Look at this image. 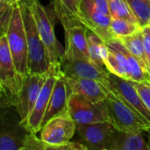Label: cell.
Segmentation results:
<instances>
[{
	"instance_id": "1",
	"label": "cell",
	"mask_w": 150,
	"mask_h": 150,
	"mask_svg": "<svg viewBox=\"0 0 150 150\" xmlns=\"http://www.w3.org/2000/svg\"><path fill=\"white\" fill-rule=\"evenodd\" d=\"M105 43L107 49L104 62L110 72L127 80L150 83L149 73L120 40L113 38Z\"/></svg>"
},
{
	"instance_id": "2",
	"label": "cell",
	"mask_w": 150,
	"mask_h": 150,
	"mask_svg": "<svg viewBox=\"0 0 150 150\" xmlns=\"http://www.w3.org/2000/svg\"><path fill=\"white\" fill-rule=\"evenodd\" d=\"M19 7L24 21L28 45L29 73H47L52 68L51 62L46 46L41 40V37L38 31L32 10L29 4L23 0L21 1Z\"/></svg>"
},
{
	"instance_id": "3",
	"label": "cell",
	"mask_w": 150,
	"mask_h": 150,
	"mask_svg": "<svg viewBox=\"0 0 150 150\" xmlns=\"http://www.w3.org/2000/svg\"><path fill=\"white\" fill-rule=\"evenodd\" d=\"M24 78L16 70L6 33L0 37V90L1 107L15 106Z\"/></svg>"
},
{
	"instance_id": "4",
	"label": "cell",
	"mask_w": 150,
	"mask_h": 150,
	"mask_svg": "<svg viewBox=\"0 0 150 150\" xmlns=\"http://www.w3.org/2000/svg\"><path fill=\"white\" fill-rule=\"evenodd\" d=\"M76 132V123L69 112L54 117L40 129V138L53 145L55 150H84L87 147L80 142H71Z\"/></svg>"
},
{
	"instance_id": "5",
	"label": "cell",
	"mask_w": 150,
	"mask_h": 150,
	"mask_svg": "<svg viewBox=\"0 0 150 150\" xmlns=\"http://www.w3.org/2000/svg\"><path fill=\"white\" fill-rule=\"evenodd\" d=\"M6 36L16 70L25 77L29 73L28 45L19 5L13 9Z\"/></svg>"
},
{
	"instance_id": "6",
	"label": "cell",
	"mask_w": 150,
	"mask_h": 150,
	"mask_svg": "<svg viewBox=\"0 0 150 150\" xmlns=\"http://www.w3.org/2000/svg\"><path fill=\"white\" fill-rule=\"evenodd\" d=\"M102 85L107 96L104 103L107 109L109 122L112 124L114 128L131 134H142L147 132L149 127L126 104L116 97V95L110 90L108 82Z\"/></svg>"
},
{
	"instance_id": "7",
	"label": "cell",
	"mask_w": 150,
	"mask_h": 150,
	"mask_svg": "<svg viewBox=\"0 0 150 150\" xmlns=\"http://www.w3.org/2000/svg\"><path fill=\"white\" fill-rule=\"evenodd\" d=\"M26 2L33 12L41 40L47 50L51 67L59 69L60 61L64 54V48L58 41L54 32V22L46 8L39 0H23Z\"/></svg>"
},
{
	"instance_id": "8",
	"label": "cell",
	"mask_w": 150,
	"mask_h": 150,
	"mask_svg": "<svg viewBox=\"0 0 150 150\" xmlns=\"http://www.w3.org/2000/svg\"><path fill=\"white\" fill-rule=\"evenodd\" d=\"M107 82L110 90L116 97L126 104L150 129V111L130 81L109 72L107 74Z\"/></svg>"
},
{
	"instance_id": "9",
	"label": "cell",
	"mask_w": 150,
	"mask_h": 150,
	"mask_svg": "<svg viewBox=\"0 0 150 150\" xmlns=\"http://www.w3.org/2000/svg\"><path fill=\"white\" fill-rule=\"evenodd\" d=\"M68 112L72 120L77 124L109 122L107 109L104 102L97 104L79 94H70Z\"/></svg>"
},
{
	"instance_id": "10",
	"label": "cell",
	"mask_w": 150,
	"mask_h": 150,
	"mask_svg": "<svg viewBox=\"0 0 150 150\" xmlns=\"http://www.w3.org/2000/svg\"><path fill=\"white\" fill-rule=\"evenodd\" d=\"M49 73L50 71L43 74L28 73L25 76L14 106L22 124L29 116Z\"/></svg>"
},
{
	"instance_id": "11",
	"label": "cell",
	"mask_w": 150,
	"mask_h": 150,
	"mask_svg": "<svg viewBox=\"0 0 150 150\" xmlns=\"http://www.w3.org/2000/svg\"><path fill=\"white\" fill-rule=\"evenodd\" d=\"M60 76L67 78H89L102 84L107 83L109 70H104L88 60L71 59L62 55L59 63Z\"/></svg>"
},
{
	"instance_id": "12",
	"label": "cell",
	"mask_w": 150,
	"mask_h": 150,
	"mask_svg": "<svg viewBox=\"0 0 150 150\" xmlns=\"http://www.w3.org/2000/svg\"><path fill=\"white\" fill-rule=\"evenodd\" d=\"M49 71V76H47L29 116L23 123L25 128L33 134H37L41 129L42 120L47 109L56 78L58 76H60V71L58 68L52 67Z\"/></svg>"
},
{
	"instance_id": "13",
	"label": "cell",
	"mask_w": 150,
	"mask_h": 150,
	"mask_svg": "<svg viewBox=\"0 0 150 150\" xmlns=\"http://www.w3.org/2000/svg\"><path fill=\"white\" fill-rule=\"evenodd\" d=\"M114 127L108 121L77 124L76 133L88 149L110 150L111 136Z\"/></svg>"
},
{
	"instance_id": "14",
	"label": "cell",
	"mask_w": 150,
	"mask_h": 150,
	"mask_svg": "<svg viewBox=\"0 0 150 150\" xmlns=\"http://www.w3.org/2000/svg\"><path fill=\"white\" fill-rule=\"evenodd\" d=\"M112 17L98 11L91 0H81L78 11V20L87 28L96 33L104 41L113 39L110 25Z\"/></svg>"
},
{
	"instance_id": "15",
	"label": "cell",
	"mask_w": 150,
	"mask_h": 150,
	"mask_svg": "<svg viewBox=\"0 0 150 150\" xmlns=\"http://www.w3.org/2000/svg\"><path fill=\"white\" fill-rule=\"evenodd\" d=\"M2 108L6 110V113H2L0 150H24L25 137L30 132L20 120H16L9 116V107Z\"/></svg>"
},
{
	"instance_id": "16",
	"label": "cell",
	"mask_w": 150,
	"mask_h": 150,
	"mask_svg": "<svg viewBox=\"0 0 150 150\" xmlns=\"http://www.w3.org/2000/svg\"><path fill=\"white\" fill-rule=\"evenodd\" d=\"M65 31V47L63 55L71 59L90 60L86 26L83 24L69 26Z\"/></svg>"
},
{
	"instance_id": "17",
	"label": "cell",
	"mask_w": 150,
	"mask_h": 150,
	"mask_svg": "<svg viewBox=\"0 0 150 150\" xmlns=\"http://www.w3.org/2000/svg\"><path fill=\"white\" fill-rule=\"evenodd\" d=\"M70 94L71 93L66 81L62 76H58L50 97L47 109L42 120L41 127L53 118L69 112L68 103Z\"/></svg>"
},
{
	"instance_id": "18",
	"label": "cell",
	"mask_w": 150,
	"mask_h": 150,
	"mask_svg": "<svg viewBox=\"0 0 150 150\" xmlns=\"http://www.w3.org/2000/svg\"><path fill=\"white\" fill-rule=\"evenodd\" d=\"M63 79L66 81L71 94H79L97 104L103 103L107 97L103 85L96 80L89 78L67 77H63Z\"/></svg>"
},
{
	"instance_id": "19",
	"label": "cell",
	"mask_w": 150,
	"mask_h": 150,
	"mask_svg": "<svg viewBox=\"0 0 150 150\" xmlns=\"http://www.w3.org/2000/svg\"><path fill=\"white\" fill-rule=\"evenodd\" d=\"M142 134H131L114 129L110 150H149V143Z\"/></svg>"
},
{
	"instance_id": "20",
	"label": "cell",
	"mask_w": 150,
	"mask_h": 150,
	"mask_svg": "<svg viewBox=\"0 0 150 150\" xmlns=\"http://www.w3.org/2000/svg\"><path fill=\"white\" fill-rule=\"evenodd\" d=\"M81 0H54L55 15L64 29L81 24L78 20V11Z\"/></svg>"
},
{
	"instance_id": "21",
	"label": "cell",
	"mask_w": 150,
	"mask_h": 150,
	"mask_svg": "<svg viewBox=\"0 0 150 150\" xmlns=\"http://www.w3.org/2000/svg\"><path fill=\"white\" fill-rule=\"evenodd\" d=\"M86 36L88 40V51L91 62L104 70H108L104 62L107 47L105 41L92 30L86 27Z\"/></svg>"
},
{
	"instance_id": "22",
	"label": "cell",
	"mask_w": 150,
	"mask_h": 150,
	"mask_svg": "<svg viewBox=\"0 0 150 150\" xmlns=\"http://www.w3.org/2000/svg\"><path fill=\"white\" fill-rule=\"evenodd\" d=\"M119 40H120L121 42L128 48V50L141 61L145 69L149 73L150 63L147 59L145 49H144L143 36H142V29L133 34L122 37Z\"/></svg>"
},
{
	"instance_id": "23",
	"label": "cell",
	"mask_w": 150,
	"mask_h": 150,
	"mask_svg": "<svg viewBox=\"0 0 150 150\" xmlns=\"http://www.w3.org/2000/svg\"><path fill=\"white\" fill-rule=\"evenodd\" d=\"M108 4L112 18L126 19L139 25V22L127 0H108Z\"/></svg>"
},
{
	"instance_id": "24",
	"label": "cell",
	"mask_w": 150,
	"mask_h": 150,
	"mask_svg": "<svg viewBox=\"0 0 150 150\" xmlns=\"http://www.w3.org/2000/svg\"><path fill=\"white\" fill-rule=\"evenodd\" d=\"M141 29L142 27L139 25L126 19L112 18L110 25V31L114 39H120L133 34Z\"/></svg>"
},
{
	"instance_id": "25",
	"label": "cell",
	"mask_w": 150,
	"mask_h": 150,
	"mask_svg": "<svg viewBox=\"0 0 150 150\" xmlns=\"http://www.w3.org/2000/svg\"><path fill=\"white\" fill-rule=\"evenodd\" d=\"M141 27L150 23V0H127Z\"/></svg>"
},
{
	"instance_id": "26",
	"label": "cell",
	"mask_w": 150,
	"mask_h": 150,
	"mask_svg": "<svg viewBox=\"0 0 150 150\" xmlns=\"http://www.w3.org/2000/svg\"><path fill=\"white\" fill-rule=\"evenodd\" d=\"M22 0H0V25L1 33H6L13 9L19 5Z\"/></svg>"
},
{
	"instance_id": "27",
	"label": "cell",
	"mask_w": 150,
	"mask_h": 150,
	"mask_svg": "<svg viewBox=\"0 0 150 150\" xmlns=\"http://www.w3.org/2000/svg\"><path fill=\"white\" fill-rule=\"evenodd\" d=\"M130 83L135 87L137 91L139 92L142 101L145 105L150 111V83L149 82H136L133 80H129Z\"/></svg>"
},
{
	"instance_id": "28",
	"label": "cell",
	"mask_w": 150,
	"mask_h": 150,
	"mask_svg": "<svg viewBox=\"0 0 150 150\" xmlns=\"http://www.w3.org/2000/svg\"><path fill=\"white\" fill-rule=\"evenodd\" d=\"M142 36H143V43L144 49L146 53V56L150 63V27L149 25H146L142 27Z\"/></svg>"
},
{
	"instance_id": "29",
	"label": "cell",
	"mask_w": 150,
	"mask_h": 150,
	"mask_svg": "<svg viewBox=\"0 0 150 150\" xmlns=\"http://www.w3.org/2000/svg\"><path fill=\"white\" fill-rule=\"evenodd\" d=\"M148 143H149V150H150V129H149L148 131Z\"/></svg>"
},
{
	"instance_id": "30",
	"label": "cell",
	"mask_w": 150,
	"mask_h": 150,
	"mask_svg": "<svg viewBox=\"0 0 150 150\" xmlns=\"http://www.w3.org/2000/svg\"><path fill=\"white\" fill-rule=\"evenodd\" d=\"M149 27H150V23H149Z\"/></svg>"
},
{
	"instance_id": "31",
	"label": "cell",
	"mask_w": 150,
	"mask_h": 150,
	"mask_svg": "<svg viewBox=\"0 0 150 150\" xmlns=\"http://www.w3.org/2000/svg\"><path fill=\"white\" fill-rule=\"evenodd\" d=\"M149 75H150V72H149Z\"/></svg>"
}]
</instances>
